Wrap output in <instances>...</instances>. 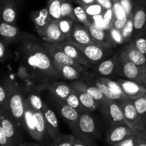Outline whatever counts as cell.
<instances>
[{
    "label": "cell",
    "instance_id": "7",
    "mask_svg": "<svg viewBox=\"0 0 146 146\" xmlns=\"http://www.w3.org/2000/svg\"><path fill=\"white\" fill-rule=\"evenodd\" d=\"M72 43L78 49L81 50L87 59L94 65L100 64L102 61L109 58L110 56H112L111 55L115 54L112 48L104 46L98 45V44L81 45L74 42Z\"/></svg>",
    "mask_w": 146,
    "mask_h": 146
},
{
    "label": "cell",
    "instance_id": "55",
    "mask_svg": "<svg viewBox=\"0 0 146 146\" xmlns=\"http://www.w3.org/2000/svg\"><path fill=\"white\" fill-rule=\"evenodd\" d=\"M18 146H41L36 143H21Z\"/></svg>",
    "mask_w": 146,
    "mask_h": 146
},
{
    "label": "cell",
    "instance_id": "21",
    "mask_svg": "<svg viewBox=\"0 0 146 146\" xmlns=\"http://www.w3.org/2000/svg\"><path fill=\"white\" fill-rule=\"evenodd\" d=\"M118 68V52L108 59L97 64L96 72L98 76L104 77H110L117 74Z\"/></svg>",
    "mask_w": 146,
    "mask_h": 146
},
{
    "label": "cell",
    "instance_id": "48",
    "mask_svg": "<svg viewBox=\"0 0 146 146\" xmlns=\"http://www.w3.org/2000/svg\"><path fill=\"white\" fill-rule=\"evenodd\" d=\"M103 17H104V19L105 20L106 22L110 27H112L114 19H115V15H114L113 8L106 9L104 14H103Z\"/></svg>",
    "mask_w": 146,
    "mask_h": 146
},
{
    "label": "cell",
    "instance_id": "44",
    "mask_svg": "<svg viewBox=\"0 0 146 146\" xmlns=\"http://www.w3.org/2000/svg\"><path fill=\"white\" fill-rule=\"evenodd\" d=\"M110 33H111V37L116 45H123L125 44V41L121 34V30H118L114 27H111L110 29Z\"/></svg>",
    "mask_w": 146,
    "mask_h": 146
},
{
    "label": "cell",
    "instance_id": "43",
    "mask_svg": "<svg viewBox=\"0 0 146 146\" xmlns=\"http://www.w3.org/2000/svg\"><path fill=\"white\" fill-rule=\"evenodd\" d=\"M112 8L113 10L114 15H115V19H128V18L127 17L126 13L121 6L119 1L113 2Z\"/></svg>",
    "mask_w": 146,
    "mask_h": 146
},
{
    "label": "cell",
    "instance_id": "14",
    "mask_svg": "<svg viewBox=\"0 0 146 146\" xmlns=\"http://www.w3.org/2000/svg\"><path fill=\"white\" fill-rule=\"evenodd\" d=\"M53 101H54L56 109L58 111V113L62 117V118H64V120L71 129L78 122L81 113L75 108H72L67 104H66L64 101L54 99V98H53Z\"/></svg>",
    "mask_w": 146,
    "mask_h": 146
},
{
    "label": "cell",
    "instance_id": "24",
    "mask_svg": "<svg viewBox=\"0 0 146 146\" xmlns=\"http://www.w3.org/2000/svg\"><path fill=\"white\" fill-rule=\"evenodd\" d=\"M31 19L34 22L36 32L41 36L47 26L51 22L49 13L47 7L34 11L31 14Z\"/></svg>",
    "mask_w": 146,
    "mask_h": 146
},
{
    "label": "cell",
    "instance_id": "30",
    "mask_svg": "<svg viewBox=\"0 0 146 146\" xmlns=\"http://www.w3.org/2000/svg\"><path fill=\"white\" fill-rule=\"evenodd\" d=\"M76 91L81 104L87 111L89 112V111H94L99 109V104L91 96L83 91H78V90H76Z\"/></svg>",
    "mask_w": 146,
    "mask_h": 146
},
{
    "label": "cell",
    "instance_id": "25",
    "mask_svg": "<svg viewBox=\"0 0 146 146\" xmlns=\"http://www.w3.org/2000/svg\"><path fill=\"white\" fill-rule=\"evenodd\" d=\"M1 19L4 22L15 25L17 17L15 0H0Z\"/></svg>",
    "mask_w": 146,
    "mask_h": 146
},
{
    "label": "cell",
    "instance_id": "19",
    "mask_svg": "<svg viewBox=\"0 0 146 146\" xmlns=\"http://www.w3.org/2000/svg\"><path fill=\"white\" fill-rule=\"evenodd\" d=\"M68 41L81 45L96 44L91 38L86 26L78 21H74L71 36Z\"/></svg>",
    "mask_w": 146,
    "mask_h": 146
},
{
    "label": "cell",
    "instance_id": "2",
    "mask_svg": "<svg viewBox=\"0 0 146 146\" xmlns=\"http://www.w3.org/2000/svg\"><path fill=\"white\" fill-rule=\"evenodd\" d=\"M117 75L122 78L143 85L146 88V75L134 64L121 50L118 52V68Z\"/></svg>",
    "mask_w": 146,
    "mask_h": 146
},
{
    "label": "cell",
    "instance_id": "9",
    "mask_svg": "<svg viewBox=\"0 0 146 146\" xmlns=\"http://www.w3.org/2000/svg\"><path fill=\"white\" fill-rule=\"evenodd\" d=\"M41 44H42V45L44 46V47L46 48L47 52L48 53L50 56L51 57V58L54 61L60 63V64L71 66L76 68L80 72L84 73V71H85V66L80 64L79 63L76 61L75 60L71 58L70 56H68L66 53H64L61 49L57 48L54 44L46 42V41H44Z\"/></svg>",
    "mask_w": 146,
    "mask_h": 146
},
{
    "label": "cell",
    "instance_id": "50",
    "mask_svg": "<svg viewBox=\"0 0 146 146\" xmlns=\"http://www.w3.org/2000/svg\"><path fill=\"white\" fill-rule=\"evenodd\" d=\"M7 46L2 40L0 41V60L1 62H4L7 58Z\"/></svg>",
    "mask_w": 146,
    "mask_h": 146
},
{
    "label": "cell",
    "instance_id": "28",
    "mask_svg": "<svg viewBox=\"0 0 146 146\" xmlns=\"http://www.w3.org/2000/svg\"><path fill=\"white\" fill-rule=\"evenodd\" d=\"M25 114H24V125L25 129L27 130L30 136L34 141H37V133L36 128V121L34 118V109L29 105L25 99Z\"/></svg>",
    "mask_w": 146,
    "mask_h": 146
},
{
    "label": "cell",
    "instance_id": "60",
    "mask_svg": "<svg viewBox=\"0 0 146 146\" xmlns=\"http://www.w3.org/2000/svg\"><path fill=\"white\" fill-rule=\"evenodd\" d=\"M145 100H146V95L145 96Z\"/></svg>",
    "mask_w": 146,
    "mask_h": 146
},
{
    "label": "cell",
    "instance_id": "1",
    "mask_svg": "<svg viewBox=\"0 0 146 146\" xmlns=\"http://www.w3.org/2000/svg\"><path fill=\"white\" fill-rule=\"evenodd\" d=\"M17 54L21 68L31 79L39 84L61 79L53 59L38 40L19 44Z\"/></svg>",
    "mask_w": 146,
    "mask_h": 146
},
{
    "label": "cell",
    "instance_id": "29",
    "mask_svg": "<svg viewBox=\"0 0 146 146\" xmlns=\"http://www.w3.org/2000/svg\"><path fill=\"white\" fill-rule=\"evenodd\" d=\"M93 82H94V85H95L96 86L98 87L101 91H102L103 94L105 95L106 97L108 98L110 100H113V101H117L118 103L122 102L124 100L127 99L126 96H123L119 95V94H116V93L113 92V91H111L110 88H108L104 84H103L102 82L99 81L98 79H97L96 78H94L93 79Z\"/></svg>",
    "mask_w": 146,
    "mask_h": 146
},
{
    "label": "cell",
    "instance_id": "12",
    "mask_svg": "<svg viewBox=\"0 0 146 146\" xmlns=\"http://www.w3.org/2000/svg\"><path fill=\"white\" fill-rule=\"evenodd\" d=\"M133 37L146 31V4L144 0H135L133 13Z\"/></svg>",
    "mask_w": 146,
    "mask_h": 146
},
{
    "label": "cell",
    "instance_id": "13",
    "mask_svg": "<svg viewBox=\"0 0 146 146\" xmlns=\"http://www.w3.org/2000/svg\"><path fill=\"white\" fill-rule=\"evenodd\" d=\"M86 27L88 29L91 38L96 44L111 48H113L116 46L111 37L109 30L97 27L92 23H90L88 25L86 26Z\"/></svg>",
    "mask_w": 146,
    "mask_h": 146
},
{
    "label": "cell",
    "instance_id": "37",
    "mask_svg": "<svg viewBox=\"0 0 146 146\" xmlns=\"http://www.w3.org/2000/svg\"><path fill=\"white\" fill-rule=\"evenodd\" d=\"M96 78L97 79L99 80V81H101V82H102L103 84H105L108 88H110V89H111V91H113V92L116 93V94H119V95L121 96H126L125 95V94L123 93V91L121 87L120 86L119 84L116 82V81H113V80L110 79L108 77H104L101 76H96ZM127 98H128V97H127Z\"/></svg>",
    "mask_w": 146,
    "mask_h": 146
},
{
    "label": "cell",
    "instance_id": "31",
    "mask_svg": "<svg viewBox=\"0 0 146 146\" xmlns=\"http://www.w3.org/2000/svg\"><path fill=\"white\" fill-rule=\"evenodd\" d=\"M47 8L51 21L57 22L61 16V0H47Z\"/></svg>",
    "mask_w": 146,
    "mask_h": 146
},
{
    "label": "cell",
    "instance_id": "46",
    "mask_svg": "<svg viewBox=\"0 0 146 146\" xmlns=\"http://www.w3.org/2000/svg\"><path fill=\"white\" fill-rule=\"evenodd\" d=\"M90 20H91V23L95 24L97 27L104 29L110 30V29L111 28V27L106 22L105 20L104 19L103 15H98L91 17V18H90Z\"/></svg>",
    "mask_w": 146,
    "mask_h": 146
},
{
    "label": "cell",
    "instance_id": "35",
    "mask_svg": "<svg viewBox=\"0 0 146 146\" xmlns=\"http://www.w3.org/2000/svg\"><path fill=\"white\" fill-rule=\"evenodd\" d=\"M74 21H74V20L70 18H67V17H62L57 21L61 32L66 37L67 41L69 39L70 36H71V31H72Z\"/></svg>",
    "mask_w": 146,
    "mask_h": 146
},
{
    "label": "cell",
    "instance_id": "52",
    "mask_svg": "<svg viewBox=\"0 0 146 146\" xmlns=\"http://www.w3.org/2000/svg\"><path fill=\"white\" fill-rule=\"evenodd\" d=\"M0 145L1 146H14L11 141L6 136L3 130L0 128Z\"/></svg>",
    "mask_w": 146,
    "mask_h": 146
},
{
    "label": "cell",
    "instance_id": "54",
    "mask_svg": "<svg viewBox=\"0 0 146 146\" xmlns=\"http://www.w3.org/2000/svg\"><path fill=\"white\" fill-rule=\"evenodd\" d=\"M72 1H74V2H75L76 4H78V5L81 6V7H83L89 5V4L97 2L96 0H72Z\"/></svg>",
    "mask_w": 146,
    "mask_h": 146
},
{
    "label": "cell",
    "instance_id": "36",
    "mask_svg": "<svg viewBox=\"0 0 146 146\" xmlns=\"http://www.w3.org/2000/svg\"><path fill=\"white\" fill-rule=\"evenodd\" d=\"M74 14L75 17V21L87 26L91 23L89 16L87 14L84 8L81 6L78 5L74 7Z\"/></svg>",
    "mask_w": 146,
    "mask_h": 146
},
{
    "label": "cell",
    "instance_id": "51",
    "mask_svg": "<svg viewBox=\"0 0 146 146\" xmlns=\"http://www.w3.org/2000/svg\"><path fill=\"white\" fill-rule=\"evenodd\" d=\"M137 146H146V132L138 131Z\"/></svg>",
    "mask_w": 146,
    "mask_h": 146
},
{
    "label": "cell",
    "instance_id": "11",
    "mask_svg": "<svg viewBox=\"0 0 146 146\" xmlns=\"http://www.w3.org/2000/svg\"><path fill=\"white\" fill-rule=\"evenodd\" d=\"M119 104L123 111L125 124L134 131H143L133 100L127 98Z\"/></svg>",
    "mask_w": 146,
    "mask_h": 146
},
{
    "label": "cell",
    "instance_id": "5",
    "mask_svg": "<svg viewBox=\"0 0 146 146\" xmlns=\"http://www.w3.org/2000/svg\"><path fill=\"white\" fill-rule=\"evenodd\" d=\"M0 128L14 146H18L23 143L22 128L17 123L9 111H0Z\"/></svg>",
    "mask_w": 146,
    "mask_h": 146
},
{
    "label": "cell",
    "instance_id": "33",
    "mask_svg": "<svg viewBox=\"0 0 146 146\" xmlns=\"http://www.w3.org/2000/svg\"><path fill=\"white\" fill-rule=\"evenodd\" d=\"M26 101L34 110L42 112L46 103L36 91H30L26 94Z\"/></svg>",
    "mask_w": 146,
    "mask_h": 146
},
{
    "label": "cell",
    "instance_id": "26",
    "mask_svg": "<svg viewBox=\"0 0 146 146\" xmlns=\"http://www.w3.org/2000/svg\"><path fill=\"white\" fill-rule=\"evenodd\" d=\"M15 85L16 84L9 78H5L1 82L0 87V111H9V101Z\"/></svg>",
    "mask_w": 146,
    "mask_h": 146
},
{
    "label": "cell",
    "instance_id": "59",
    "mask_svg": "<svg viewBox=\"0 0 146 146\" xmlns=\"http://www.w3.org/2000/svg\"><path fill=\"white\" fill-rule=\"evenodd\" d=\"M144 1H145V4H146V0H144Z\"/></svg>",
    "mask_w": 146,
    "mask_h": 146
},
{
    "label": "cell",
    "instance_id": "34",
    "mask_svg": "<svg viewBox=\"0 0 146 146\" xmlns=\"http://www.w3.org/2000/svg\"><path fill=\"white\" fill-rule=\"evenodd\" d=\"M64 102L66 104H68V106H70L72 108H75L76 110L80 112L81 113H83L85 112H88L85 109L83 105L81 104V101L79 99V97H78V94H77V91L75 88H73L72 91L70 94V95L67 97L65 99Z\"/></svg>",
    "mask_w": 146,
    "mask_h": 146
},
{
    "label": "cell",
    "instance_id": "22",
    "mask_svg": "<svg viewBox=\"0 0 146 146\" xmlns=\"http://www.w3.org/2000/svg\"><path fill=\"white\" fill-rule=\"evenodd\" d=\"M43 41L46 42L57 44L67 41L66 37L61 32L57 22L51 21L44 31L41 36Z\"/></svg>",
    "mask_w": 146,
    "mask_h": 146
},
{
    "label": "cell",
    "instance_id": "6",
    "mask_svg": "<svg viewBox=\"0 0 146 146\" xmlns=\"http://www.w3.org/2000/svg\"><path fill=\"white\" fill-rule=\"evenodd\" d=\"M0 36L1 40H2L7 45L13 43L19 44L26 41L38 40L34 36L21 31L16 25L4 21L0 24Z\"/></svg>",
    "mask_w": 146,
    "mask_h": 146
},
{
    "label": "cell",
    "instance_id": "10",
    "mask_svg": "<svg viewBox=\"0 0 146 146\" xmlns=\"http://www.w3.org/2000/svg\"><path fill=\"white\" fill-rule=\"evenodd\" d=\"M99 109L106 117L111 126L125 124L123 111L120 104L117 101L109 100L105 104L100 105Z\"/></svg>",
    "mask_w": 146,
    "mask_h": 146
},
{
    "label": "cell",
    "instance_id": "27",
    "mask_svg": "<svg viewBox=\"0 0 146 146\" xmlns=\"http://www.w3.org/2000/svg\"><path fill=\"white\" fill-rule=\"evenodd\" d=\"M54 66L56 68L57 71L59 74L61 79L68 80V81H77L79 80L81 77V74L83 73L80 72L79 71L74 67L65 64H60L54 61Z\"/></svg>",
    "mask_w": 146,
    "mask_h": 146
},
{
    "label": "cell",
    "instance_id": "15",
    "mask_svg": "<svg viewBox=\"0 0 146 146\" xmlns=\"http://www.w3.org/2000/svg\"><path fill=\"white\" fill-rule=\"evenodd\" d=\"M135 132V131L130 128L126 124L111 126L106 133V141L108 145L113 146L132 135Z\"/></svg>",
    "mask_w": 146,
    "mask_h": 146
},
{
    "label": "cell",
    "instance_id": "8",
    "mask_svg": "<svg viewBox=\"0 0 146 146\" xmlns=\"http://www.w3.org/2000/svg\"><path fill=\"white\" fill-rule=\"evenodd\" d=\"M38 90H46L52 98L64 101L73 90L70 84L58 81H51L41 83L36 86Z\"/></svg>",
    "mask_w": 146,
    "mask_h": 146
},
{
    "label": "cell",
    "instance_id": "16",
    "mask_svg": "<svg viewBox=\"0 0 146 146\" xmlns=\"http://www.w3.org/2000/svg\"><path fill=\"white\" fill-rule=\"evenodd\" d=\"M116 82L122 88L125 95L129 99L135 100L146 95V88L143 85L125 78H118Z\"/></svg>",
    "mask_w": 146,
    "mask_h": 146
},
{
    "label": "cell",
    "instance_id": "32",
    "mask_svg": "<svg viewBox=\"0 0 146 146\" xmlns=\"http://www.w3.org/2000/svg\"><path fill=\"white\" fill-rule=\"evenodd\" d=\"M133 102L139 116L143 131L146 132V100L145 96L133 100Z\"/></svg>",
    "mask_w": 146,
    "mask_h": 146
},
{
    "label": "cell",
    "instance_id": "58",
    "mask_svg": "<svg viewBox=\"0 0 146 146\" xmlns=\"http://www.w3.org/2000/svg\"><path fill=\"white\" fill-rule=\"evenodd\" d=\"M119 1V0H113V2H115V1Z\"/></svg>",
    "mask_w": 146,
    "mask_h": 146
},
{
    "label": "cell",
    "instance_id": "23",
    "mask_svg": "<svg viewBox=\"0 0 146 146\" xmlns=\"http://www.w3.org/2000/svg\"><path fill=\"white\" fill-rule=\"evenodd\" d=\"M121 50L126 54L128 58L146 75V57L145 54L138 51L131 43L124 44Z\"/></svg>",
    "mask_w": 146,
    "mask_h": 146
},
{
    "label": "cell",
    "instance_id": "41",
    "mask_svg": "<svg viewBox=\"0 0 146 146\" xmlns=\"http://www.w3.org/2000/svg\"><path fill=\"white\" fill-rule=\"evenodd\" d=\"M61 16L62 17H67L75 21L74 7L71 0H61Z\"/></svg>",
    "mask_w": 146,
    "mask_h": 146
},
{
    "label": "cell",
    "instance_id": "49",
    "mask_svg": "<svg viewBox=\"0 0 146 146\" xmlns=\"http://www.w3.org/2000/svg\"><path fill=\"white\" fill-rule=\"evenodd\" d=\"M73 146H98L96 142L92 140L84 139V138L76 137L75 142Z\"/></svg>",
    "mask_w": 146,
    "mask_h": 146
},
{
    "label": "cell",
    "instance_id": "40",
    "mask_svg": "<svg viewBox=\"0 0 146 146\" xmlns=\"http://www.w3.org/2000/svg\"><path fill=\"white\" fill-rule=\"evenodd\" d=\"M130 43L142 54L146 55V31L134 36Z\"/></svg>",
    "mask_w": 146,
    "mask_h": 146
},
{
    "label": "cell",
    "instance_id": "20",
    "mask_svg": "<svg viewBox=\"0 0 146 146\" xmlns=\"http://www.w3.org/2000/svg\"><path fill=\"white\" fill-rule=\"evenodd\" d=\"M42 113L45 118L46 125L49 138H51V141H53L61 134L60 132L58 118L54 111L50 108L46 104H45Z\"/></svg>",
    "mask_w": 146,
    "mask_h": 146
},
{
    "label": "cell",
    "instance_id": "53",
    "mask_svg": "<svg viewBox=\"0 0 146 146\" xmlns=\"http://www.w3.org/2000/svg\"><path fill=\"white\" fill-rule=\"evenodd\" d=\"M96 1L98 4L103 6L105 9L112 8L113 5V0H96Z\"/></svg>",
    "mask_w": 146,
    "mask_h": 146
},
{
    "label": "cell",
    "instance_id": "56",
    "mask_svg": "<svg viewBox=\"0 0 146 146\" xmlns=\"http://www.w3.org/2000/svg\"><path fill=\"white\" fill-rule=\"evenodd\" d=\"M16 1H17V2H21V1H23V0H15Z\"/></svg>",
    "mask_w": 146,
    "mask_h": 146
},
{
    "label": "cell",
    "instance_id": "17",
    "mask_svg": "<svg viewBox=\"0 0 146 146\" xmlns=\"http://www.w3.org/2000/svg\"><path fill=\"white\" fill-rule=\"evenodd\" d=\"M57 48L61 49L64 53L67 54L68 56L71 57L76 61L85 67L91 66L92 64L86 58V57L84 55L81 50L78 49L71 41H65L61 43L54 44Z\"/></svg>",
    "mask_w": 146,
    "mask_h": 146
},
{
    "label": "cell",
    "instance_id": "45",
    "mask_svg": "<svg viewBox=\"0 0 146 146\" xmlns=\"http://www.w3.org/2000/svg\"><path fill=\"white\" fill-rule=\"evenodd\" d=\"M137 138H138V131H135V132L132 135L128 137L113 146H137Z\"/></svg>",
    "mask_w": 146,
    "mask_h": 146
},
{
    "label": "cell",
    "instance_id": "47",
    "mask_svg": "<svg viewBox=\"0 0 146 146\" xmlns=\"http://www.w3.org/2000/svg\"><path fill=\"white\" fill-rule=\"evenodd\" d=\"M119 2L125 10L128 18L132 17L134 9V1H133V0H119Z\"/></svg>",
    "mask_w": 146,
    "mask_h": 146
},
{
    "label": "cell",
    "instance_id": "3",
    "mask_svg": "<svg viewBox=\"0 0 146 146\" xmlns=\"http://www.w3.org/2000/svg\"><path fill=\"white\" fill-rule=\"evenodd\" d=\"M71 130L76 137L92 141L96 139L99 134L96 122L88 112L81 113L78 121Z\"/></svg>",
    "mask_w": 146,
    "mask_h": 146
},
{
    "label": "cell",
    "instance_id": "57",
    "mask_svg": "<svg viewBox=\"0 0 146 146\" xmlns=\"http://www.w3.org/2000/svg\"><path fill=\"white\" fill-rule=\"evenodd\" d=\"M42 146V145H41ZM47 146H54V144H53V143L51 144H50V145H47Z\"/></svg>",
    "mask_w": 146,
    "mask_h": 146
},
{
    "label": "cell",
    "instance_id": "38",
    "mask_svg": "<svg viewBox=\"0 0 146 146\" xmlns=\"http://www.w3.org/2000/svg\"><path fill=\"white\" fill-rule=\"evenodd\" d=\"M121 31L124 38V41H125V44L131 42V40L133 38L134 34V25L133 17L128 19L126 24Z\"/></svg>",
    "mask_w": 146,
    "mask_h": 146
},
{
    "label": "cell",
    "instance_id": "39",
    "mask_svg": "<svg viewBox=\"0 0 146 146\" xmlns=\"http://www.w3.org/2000/svg\"><path fill=\"white\" fill-rule=\"evenodd\" d=\"M76 136L74 134L64 135L61 134L58 137L53 140L54 146H73L75 142Z\"/></svg>",
    "mask_w": 146,
    "mask_h": 146
},
{
    "label": "cell",
    "instance_id": "4",
    "mask_svg": "<svg viewBox=\"0 0 146 146\" xmlns=\"http://www.w3.org/2000/svg\"><path fill=\"white\" fill-rule=\"evenodd\" d=\"M25 99L26 94H24V90L16 84L9 101V109L14 121L22 129H25Z\"/></svg>",
    "mask_w": 146,
    "mask_h": 146
},
{
    "label": "cell",
    "instance_id": "42",
    "mask_svg": "<svg viewBox=\"0 0 146 146\" xmlns=\"http://www.w3.org/2000/svg\"><path fill=\"white\" fill-rule=\"evenodd\" d=\"M84 9L86 11L87 14L89 16V17H95V16L103 15L105 11V9L103 6L98 4V2L94 3V4H89L88 6H86L84 7Z\"/></svg>",
    "mask_w": 146,
    "mask_h": 146
},
{
    "label": "cell",
    "instance_id": "18",
    "mask_svg": "<svg viewBox=\"0 0 146 146\" xmlns=\"http://www.w3.org/2000/svg\"><path fill=\"white\" fill-rule=\"evenodd\" d=\"M70 84L76 90L83 91V92L89 94L99 104V105H102L110 100L107 97H106L105 95L102 93V91L94 84L91 85V84H87V83L81 81V80L74 81Z\"/></svg>",
    "mask_w": 146,
    "mask_h": 146
}]
</instances>
